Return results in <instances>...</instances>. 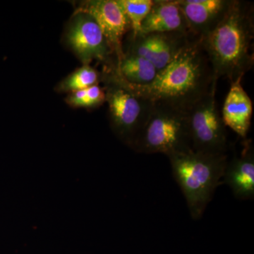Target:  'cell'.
<instances>
[{
	"label": "cell",
	"mask_w": 254,
	"mask_h": 254,
	"mask_svg": "<svg viewBox=\"0 0 254 254\" xmlns=\"http://www.w3.org/2000/svg\"><path fill=\"white\" fill-rule=\"evenodd\" d=\"M113 75L132 93L155 104L186 112L200 99L215 80L201 38L193 36L168 65L160 70L153 81L136 86Z\"/></svg>",
	"instance_id": "obj_1"
},
{
	"label": "cell",
	"mask_w": 254,
	"mask_h": 254,
	"mask_svg": "<svg viewBox=\"0 0 254 254\" xmlns=\"http://www.w3.org/2000/svg\"><path fill=\"white\" fill-rule=\"evenodd\" d=\"M254 36L253 3L233 0L220 22L201 38L215 78L231 83L252 69Z\"/></svg>",
	"instance_id": "obj_2"
},
{
	"label": "cell",
	"mask_w": 254,
	"mask_h": 254,
	"mask_svg": "<svg viewBox=\"0 0 254 254\" xmlns=\"http://www.w3.org/2000/svg\"><path fill=\"white\" fill-rule=\"evenodd\" d=\"M168 158L190 217L199 220L222 184L228 161L227 155L205 154L190 150Z\"/></svg>",
	"instance_id": "obj_3"
},
{
	"label": "cell",
	"mask_w": 254,
	"mask_h": 254,
	"mask_svg": "<svg viewBox=\"0 0 254 254\" xmlns=\"http://www.w3.org/2000/svg\"><path fill=\"white\" fill-rule=\"evenodd\" d=\"M132 149L140 153H162L168 158L192 150L187 113L153 103L148 120Z\"/></svg>",
	"instance_id": "obj_4"
},
{
	"label": "cell",
	"mask_w": 254,
	"mask_h": 254,
	"mask_svg": "<svg viewBox=\"0 0 254 254\" xmlns=\"http://www.w3.org/2000/svg\"><path fill=\"white\" fill-rule=\"evenodd\" d=\"M215 80L208 93L187 110L192 150L211 155L227 154L226 126L217 103Z\"/></svg>",
	"instance_id": "obj_5"
},
{
	"label": "cell",
	"mask_w": 254,
	"mask_h": 254,
	"mask_svg": "<svg viewBox=\"0 0 254 254\" xmlns=\"http://www.w3.org/2000/svg\"><path fill=\"white\" fill-rule=\"evenodd\" d=\"M106 100L112 128L125 144L132 148L144 127L153 103L124 86L113 74L108 76Z\"/></svg>",
	"instance_id": "obj_6"
},
{
	"label": "cell",
	"mask_w": 254,
	"mask_h": 254,
	"mask_svg": "<svg viewBox=\"0 0 254 254\" xmlns=\"http://www.w3.org/2000/svg\"><path fill=\"white\" fill-rule=\"evenodd\" d=\"M75 15L66 32L68 46L84 65L93 60L108 61L113 53L94 18L86 13Z\"/></svg>",
	"instance_id": "obj_7"
},
{
	"label": "cell",
	"mask_w": 254,
	"mask_h": 254,
	"mask_svg": "<svg viewBox=\"0 0 254 254\" xmlns=\"http://www.w3.org/2000/svg\"><path fill=\"white\" fill-rule=\"evenodd\" d=\"M76 12H83L94 18L116 56V64L123 58V40L131 24L118 0H91L82 4Z\"/></svg>",
	"instance_id": "obj_8"
},
{
	"label": "cell",
	"mask_w": 254,
	"mask_h": 254,
	"mask_svg": "<svg viewBox=\"0 0 254 254\" xmlns=\"http://www.w3.org/2000/svg\"><path fill=\"white\" fill-rule=\"evenodd\" d=\"M233 0H177L190 33L203 38L226 14Z\"/></svg>",
	"instance_id": "obj_9"
},
{
	"label": "cell",
	"mask_w": 254,
	"mask_h": 254,
	"mask_svg": "<svg viewBox=\"0 0 254 254\" xmlns=\"http://www.w3.org/2000/svg\"><path fill=\"white\" fill-rule=\"evenodd\" d=\"M245 140L240 156L227 161L222 183L237 199L251 200L254 198V150L252 141Z\"/></svg>",
	"instance_id": "obj_10"
},
{
	"label": "cell",
	"mask_w": 254,
	"mask_h": 254,
	"mask_svg": "<svg viewBox=\"0 0 254 254\" xmlns=\"http://www.w3.org/2000/svg\"><path fill=\"white\" fill-rule=\"evenodd\" d=\"M242 78H239L230 83L231 86L224 102L221 115L225 126L246 139L251 127L253 105L242 86Z\"/></svg>",
	"instance_id": "obj_11"
},
{
	"label": "cell",
	"mask_w": 254,
	"mask_h": 254,
	"mask_svg": "<svg viewBox=\"0 0 254 254\" xmlns=\"http://www.w3.org/2000/svg\"><path fill=\"white\" fill-rule=\"evenodd\" d=\"M141 33L192 35L177 0H154L151 9L142 23Z\"/></svg>",
	"instance_id": "obj_12"
},
{
	"label": "cell",
	"mask_w": 254,
	"mask_h": 254,
	"mask_svg": "<svg viewBox=\"0 0 254 254\" xmlns=\"http://www.w3.org/2000/svg\"><path fill=\"white\" fill-rule=\"evenodd\" d=\"M113 71L123 81L136 86L151 83L158 72L153 63L128 53H124L123 58L117 63Z\"/></svg>",
	"instance_id": "obj_13"
},
{
	"label": "cell",
	"mask_w": 254,
	"mask_h": 254,
	"mask_svg": "<svg viewBox=\"0 0 254 254\" xmlns=\"http://www.w3.org/2000/svg\"><path fill=\"white\" fill-rule=\"evenodd\" d=\"M99 73L89 65H84L76 70L62 81L58 89L61 91L74 92L98 85Z\"/></svg>",
	"instance_id": "obj_14"
},
{
	"label": "cell",
	"mask_w": 254,
	"mask_h": 254,
	"mask_svg": "<svg viewBox=\"0 0 254 254\" xmlns=\"http://www.w3.org/2000/svg\"><path fill=\"white\" fill-rule=\"evenodd\" d=\"M126 14L133 35L141 33V24L153 6L154 0H118Z\"/></svg>",
	"instance_id": "obj_15"
},
{
	"label": "cell",
	"mask_w": 254,
	"mask_h": 254,
	"mask_svg": "<svg viewBox=\"0 0 254 254\" xmlns=\"http://www.w3.org/2000/svg\"><path fill=\"white\" fill-rule=\"evenodd\" d=\"M105 100V92L101 87L95 85L86 89L71 92L66 98V102L76 108H94L103 104Z\"/></svg>",
	"instance_id": "obj_16"
}]
</instances>
